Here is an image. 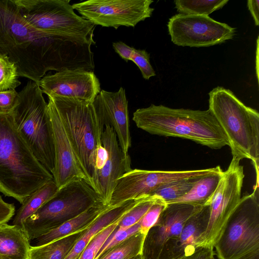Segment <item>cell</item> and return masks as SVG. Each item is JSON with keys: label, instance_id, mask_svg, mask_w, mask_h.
<instances>
[{"label": "cell", "instance_id": "3", "mask_svg": "<svg viewBox=\"0 0 259 259\" xmlns=\"http://www.w3.org/2000/svg\"><path fill=\"white\" fill-rule=\"evenodd\" d=\"M133 120L138 128L152 135L186 139L213 149L229 145L225 134L209 109L151 104L136 110Z\"/></svg>", "mask_w": 259, "mask_h": 259}, {"label": "cell", "instance_id": "18", "mask_svg": "<svg viewBox=\"0 0 259 259\" xmlns=\"http://www.w3.org/2000/svg\"><path fill=\"white\" fill-rule=\"evenodd\" d=\"M93 104L104 124L113 128L123 153L128 154L132 140L125 90L122 87L116 92L102 90Z\"/></svg>", "mask_w": 259, "mask_h": 259}, {"label": "cell", "instance_id": "32", "mask_svg": "<svg viewBox=\"0 0 259 259\" xmlns=\"http://www.w3.org/2000/svg\"><path fill=\"white\" fill-rule=\"evenodd\" d=\"M140 231V225L139 222L124 230H118L115 229L102 246L95 259H97L105 252L120 244Z\"/></svg>", "mask_w": 259, "mask_h": 259}, {"label": "cell", "instance_id": "34", "mask_svg": "<svg viewBox=\"0 0 259 259\" xmlns=\"http://www.w3.org/2000/svg\"><path fill=\"white\" fill-rule=\"evenodd\" d=\"M131 61L138 67L144 79L148 80L156 75L155 71L150 62V54L145 50L135 49Z\"/></svg>", "mask_w": 259, "mask_h": 259}, {"label": "cell", "instance_id": "14", "mask_svg": "<svg viewBox=\"0 0 259 259\" xmlns=\"http://www.w3.org/2000/svg\"><path fill=\"white\" fill-rule=\"evenodd\" d=\"M48 109L52 125L55 151L52 176L58 188L83 180L93 188L92 182L80 164L54 106L49 100Z\"/></svg>", "mask_w": 259, "mask_h": 259}, {"label": "cell", "instance_id": "7", "mask_svg": "<svg viewBox=\"0 0 259 259\" xmlns=\"http://www.w3.org/2000/svg\"><path fill=\"white\" fill-rule=\"evenodd\" d=\"M101 203H103L87 182L74 181L59 188L51 198L23 223L22 227L30 240L37 239Z\"/></svg>", "mask_w": 259, "mask_h": 259}, {"label": "cell", "instance_id": "26", "mask_svg": "<svg viewBox=\"0 0 259 259\" xmlns=\"http://www.w3.org/2000/svg\"><path fill=\"white\" fill-rule=\"evenodd\" d=\"M146 236L140 231L106 251L97 259H128L142 254Z\"/></svg>", "mask_w": 259, "mask_h": 259}, {"label": "cell", "instance_id": "4", "mask_svg": "<svg viewBox=\"0 0 259 259\" xmlns=\"http://www.w3.org/2000/svg\"><path fill=\"white\" fill-rule=\"evenodd\" d=\"M208 95V109L225 134L233 157L251 160L258 183V112L224 87L213 89Z\"/></svg>", "mask_w": 259, "mask_h": 259}, {"label": "cell", "instance_id": "42", "mask_svg": "<svg viewBox=\"0 0 259 259\" xmlns=\"http://www.w3.org/2000/svg\"><path fill=\"white\" fill-rule=\"evenodd\" d=\"M212 259H219L218 258H215L214 256Z\"/></svg>", "mask_w": 259, "mask_h": 259}, {"label": "cell", "instance_id": "20", "mask_svg": "<svg viewBox=\"0 0 259 259\" xmlns=\"http://www.w3.org/2000/svg\"><path fill=\"white\" fill-rule=\"evenodd\" d=\"M141 199L129 200L109 206L93 225L84 231L65 259H78L88 244L96 234L122 217Z\"/></svg>", "mask_w": 259, "mask_h": 259}, {"label": "cell", "instance_id": "13", "mask_svg": "<svg viewBox=\"0 0 259 259\" xmlns=\"http://www.w3.org/2000/svg\"><path fill=\"white\" fill-rule=\"evenodd\" d=\"M171 41L178 46L206 47L232 39L235 28L208 16L177 14L167 23Z\"/></svg>", "mask_w": 259, "mask_h": 259}, {"label": "cell", "instance_id": "17", "mask_svg": "<svg viewBox=\"0 0 259 259\" xmlns=\"http://www.w3.org/2000/svg\"><path fill=\"white\" fill-rule=\"evenodd\" d=\"M200 206L167 204L148 231L143 245V259H158L164 245L181 233L186 221Z\"/></svg>", "mask_w": 259, "mask_h": 259}, {"label": "cell", "instance_id": "41", "mask_svg": "<svg viewBox=\"0 0 259 259\" xmlns=\"http://www.w3.org/2000/svg\"><path fill=\"white\" fill-rule=\"evenodd\" d=\"M128 259H143V257L142 254H140L137 256L133 257L132 258H128Z\"/></svg>", "mask_w": 259, "mask_h": 259}, {"label": "cell", "instance_id": "29", "mask_svg": "<svg viewBox=\"0 0 259 259\" xmlns=\"http://www.w3.org/2000/svg\"><path fill=\"white\" fill-rule=\"evenodd\" d=\"M160 198L149 196L142 198L121 218L116 228L124 230L138 223L151 206Z\"/></svg>", "mask_w": 259, "mask_h": 259}, {"label": "cell", "instance_id": "23", "mask_svg": "<svg viewBox=\"0 0 259 259\" xmlns=\"http://www.w3.org/2000/svg\"><path fill=\"white\" fill-rule=\"evenodd\" d=\"M223 172L220 166L213 173L197 179L187 194L168 204L181 203L196 206L207 205L217 188Z\"/></svg>", "mask_w": 259, "mask_h": 259}, {"label": "cell", "instance_id": "16", "mask_svg": "<svg viewBox=\"0 0 259 259\" xmlns=\"http://www.w3.org/2000/svg\"><path fill=\"white\" fill-rule=\"evenodd\" d=\"M101 139L107 156L103 166L96 172L93 183L102 202L109 205L117 180L132 169L131 161L129 154L121 150L115 133L109 124H104Z\"/></svg>", "mask_w": 259, "mask_h": 259}, {"label": "cell", "instance_id": "6", "mask_svg": "<svg viewBox=\"0 0 259 259\" xmlns=\"http://www.w3.org/2000/svg\"><path fill=\"white\" fill-rule=\"evenodd\" d=\"M48 100L54 106L78 159L93 185L97 153L102 145L103 122L93 103L56 96H48Z\"/></svg>", "mask_w": 259, "mask_h": 259}, {"label": "cell", "instance_id": "36", "mask_svg": "<svg viewBox=\"0 0 259 259\" xmlns=\"http://www.w3.org/2000/svg\"><path fill=\"white\" fill-rule=\"evenodd\" d=\"M15 207L13 203L4 200L0 196V225L7 223L15 215Z\"/></svg>", "mask_w": 259, "mask_h": 259}, {"label": "cell", "instance_id": "35", "mask_svg": "<svg viewBox=\"0 0 259 259\" xmlns=\"http://www.w3.org/2000/svg\"><path fill=\"white\" fill-rule=\"evenodd\" d=\"M18 98L19 93L15 90L0 91V114L11 113Z\"/></svg>", "mask_w": 259, "mask_h": 259}, {"label": "cell", "instance_id": "21", "mask_svg": "<svg viewBox=\"0 0 259 259\" xmlns=\"http://www.w3.org/2000/svg\"><path fill=\"white\" fill-rule=\"evenodd\" d=\"M108 206L101 203L90 207L76 217L37 238L36 246L44 245L87 229Z\"/></svg>", "mask_w": 259, "mask_h": 259}, {"label": "cell", "instance_id": "38", "mask_svg": "<svg viewBox=\"0 0 259 259\" xmlns=\"http://www.w3.org/2000/svg\"><path fill=\"white\" fill-rule=\"evenodd\" d=\"M214 255L213 247H200L186 259H212Z\"/></svg>", "mask_w": 259, "mask_h": 259}, {"label": "cell", "instance_id": "19", "mask_svg": "<svg viewBox=\"0 0 259 259\" xmlns=\"http://www.w3.org/2000/svg\"><path fill=\"white\" fill-rule=\"evenodd\" d=\"M209 212V205L199 207L186 221L179 235L164 245L158 259H186L196 251L198 240L207 228Z\"/></svg>", "mask_w": 259, "mask_h": 259}, {"label": "cell", "instance_id": "37", "mask_svg": "<svg viewBox=\"0 0 259 259\" xmlns=\"http://www.w3.org/2000/svg\"><path fill=\"white\" fill-rule=\"evenodd\" d=\"M113 48L116 53L125 61H131L135 48L131 47L122 41L112 44Z\"/></svg>", "mask_w": 259, "mask_h": 259}, {"label": "cell", "instance_id": "24", "mask_svg": "<svg viewBox=\"0 0 259 259\" xmlns=\"http://www.w3.org/2000/svg\"><path fill=\"white\" fill-rule=\"evenodd\" d=\"M85 230L44 245L31 246L27 259H65Z\"/></svg>", "mask_w": 259, "mask_h": 259}, {"label": "cell", "instance_id": "22", "mask_svg": "<svg viewBox=\"0 0 259 259\" xmlns=\"http://www.w3.org/2000/svg\"><path fill=\"white\" fill-rule=\"evenodd\" d=\"M30 240L22 226L0 225V257L27 259Z\"/></svg>", "mask_w": 259, "mask_h": 259}, {"label": "cell", "instance_id": "43", "mask_svg": "<svg viewBox=\"0 0 259 259\" xmlns=\"http://www.w3.org/2000/svg\"><path fill=\"white\" fill-rule=\"evenodd\" d=\"M0 259H2L1 257H0Z\"/></svg>", "mask_w": 259, "mask_h": 259}, {"label": "cell", "instance_id": "8", "mask_svg": "<svg viewBox=\"0 0 259 259\" xmlns=\"http://www.w3.org/2000/svg\"><path fill=\"white\" fill-rule=\"evenodd\" d=\"M21 15L36 28L95 44V25L76 14L68 0H14Z\"/></svg>", "mask_w": 259, "mask_h": 259}, {"label": "cell", "instance_id": "27", "mask_svg": "<svg viewBox=\"0 0 259 259\" xmlns=\"http://www.w3.org/2000/svg\"><path fill=\"white\" fill-rule=\"evenodd\" d=\"M229 0H176L175 8L179 14L208 16L222 8Z\"/></svg>", "mask_w": 259, "mask_h": 259}, {"label": "cell", "instance_id": "11", "mask_svg": "<svg viewBox=\"0 0 259 259\" xmlns=\"http://www.w3.org/2000/svg\"><path fill=\"white\" fill-rule=\"evenodd\" d=\"M152 0H89L72 5L84 19L94 25L134 27L150 17L154 9Z\"/></svg>", "mask_w": 259, "mask_h": 259}, {"label": "cell", "instance_id": "12", "mask_svg": "<svg viewBox=\"0 0 259 259\" xmlns=\"http://www.w3.org/2000/svg\"><path fill=\"white\" fill-rule=\"evenodd\" d=\"M220 166L179 171L132 169L117 180L110 204L114 205L127 200L148 197L156 190L167 184L183 179L199 178L213 173Z\"/></svg>", "mask_w": 259, "mask_h": 259}, {"label": "cell", "instance_id": "30", "mask_svg": "<svg viewBox=\"0 0 259 259\" xmlns=\"http://www.w3.org/2000/svg\"><path fill=\"white\" fill-rule=\"evenodd\" d=\"M15 64L5 55L0 54V91L15 89L21 84Z\"/></svg>", "mask_w": 259, "mask_h": 259}, {"label": "cell", "instance_id": "9", "mask_svg": "<svg viewBox=\"0 0 259 259\" xmlns=\"http://www.w3.org/2000/svg\"><path fill=\"white\" fill-rule=\"evenodd\" d=\"M213 248L219 259H241L259 252L258 185L241 198Z\"/></svg>", "mask_w": 259, "mask_h": 259}, {"label": "cell", "instance_id": "5", "mask_svg": "<svg viewBox=\"0 0 259 259\" xmlns=\"http://www.w3.org/2000/svg\"><path fill=\"white\" fill-rule=\"evenodd\" d=\"M11 112L14 124L39 162L52 175L55 151L48 103L39 85L29 81Z\"/></svg>", "mask_w": 259, "mask_h": 259}, {"label": "cell", "instance_id": "2", "mask_svg": "<svg viewBox=\"0 0 259 259\" xmlns=\"http://www.w3.org/2000/svg\"><path fill=\"white\" fill-rule=\"evenodd\" d=\"M53 179L16 128L11 113L0 114V192L22 204Z\"/></svg>", "mask_w": 259, "mask_h": 259}, {"label": "cell", "instance_id": "1", "mask_svg": "<svg viewBox=\"0 0 259 259\" xmlns=\"http://www.w3.org/2000/svg\"><path fill=\"white\" fill-rule=\"evenodd\" d=\"M92 45L42 31L23 17L14 0H0V54L15 64L19 76L38 84L51 70L94 71Z\"/></svg>", "mask_w": 259, "mask_h": 259}, {"label": "cell", "instance_id": "28", "mask_svg": "<svg viewBox=\"0 0 259 259\" xmlns=\"http://www.w3.org/2000/svg\"><path fill=\"white\" fill-rule=\"evenodd\" d=\"M196 179H183L167 184L156 190L150 196L158 197L166 204H168L187 194Z\"/></svg>", "mask_w": 259, "mask_h": 259}, {"label": "cell", "instance_id": "10", "mask_svg": "<svg viewBox=\"0 0 259 259\" xmlns=\"http://www.w3.org/2000/svg\"><path fill=\"white\" fill-rule=\"evenodd\" d=\"M240 161L233 157L227 169L223 172L217 188L207 204L209 217L207 228L198 240L199 248L213 247L240 201L244 174Z\"/></svg>", "mask_w": 259, "mask_h": 259}, {"label": "cell", "instance_id": "40", "mask_svg": "<svg viewBox=\"0 0 259 259\" xmlns=\"http://www.w3.org/2000/svg\"><path fill=\"white\" fill-rule=\"evenodd\" d=\"M241 259H259V252L247 256Z\"/></svg>", "mask_w": 259, "mask_h": 259}, {"label": "cell", "instance_id": "15", "mask_svg": "<svg viewBox=\"0 0 259 259\" xmlns=\"http://www.w3.org/2000/svg\"><path fill=\"white\" fill-rule=\"evenodd\" d=\"M38 85L48 96L73 98L93 103L101 91L100 83L94 71L66 70L45 75Z\"/></svg>", "mask_w": 259, "mask_h": 259}, {"label": "cell", "instance_id": "25", "mask_svg": "<svg viewBox=\"0 0 259 259\" xmlns=\"http://www.w3.org/2000/svg\"><path fill=\"white\" fill-rule=\"evenodd\" d=\"M58 189L53 179L33 192L17 211L13 220V225L22 226L23 223L51 198Z\"/></svg>", "mask_w": 259, "mask_h": 259}, {"label": "cell", "instance_id": "31", "mask_svg": "<svg viewBox=\"0 0 259 259\" xmlns=\"http://www.w3.org/2000/svg\"><path fill=\"white\" fill-rule=\"evenodd\" d=\"M122 218L96 234L88 244L78 259H95L102 246L117 228Z\"/></svg>", "mask_w": 259, "mask_h": 259}, {"label": "cell", "instance_id": "44", "mask_svg": "<svg viewBox=\"0 0 259 259\" xmlns=\"http://www.w3.org/2000/svg\"><path fill=\"white\" fill-rule=\"evenodd\" d=\"M2 259H5V258H2Z\"/></svg>", "mask_w": 259, "mask_h": 259}, {"label": "cell", "instance_id": "39", "mask_svg": "<svg viewBox=\"0 0 259 259\" xmlns=\"http://www.w3.org/2000/svg\"><path fill=\"white\" fill-rule=\"evenodd\" d=\"M247 6L256 26L259 25V1L248 0Z\"/></svg>", "mask_w": 259, "mask_h": 259}, {"label": "cell", "instance_id": "33", "mask_svg": "<svg viewBox=\"0 0 259 259\" xmlns=\"http://www.w3.org/2000/svg\"><path fill=\"white\" fill-rule=\"evenodd\" d=\"M166 205L163 200L159 198L151 206L139 222L141 232L147 235L149 230L157 221Z\"/></svg>", "mask_w": 259, "mask_h": 259}]
</instances>
